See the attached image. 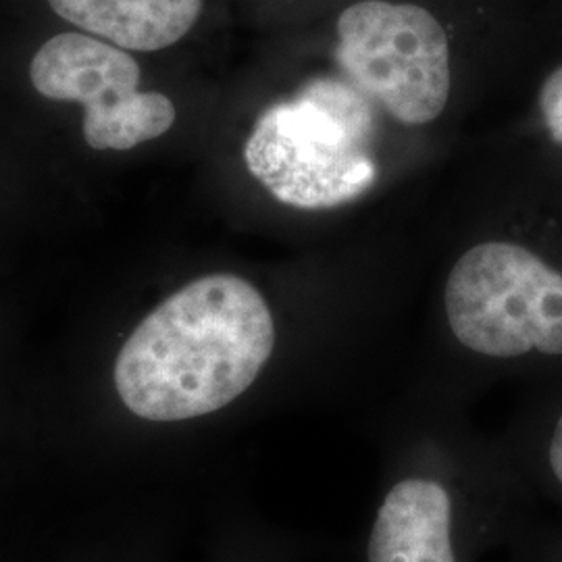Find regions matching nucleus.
<instances>
[{"mask_svg":"<svg viewBox=\"0 0 562 562\" xmlns=\"http://www.w3.org/2000/svg\"><path fill=\"white\" fill-rule=\"evenodd\" d=\"M371 111L357 88L308 83L262 111L244 146L255 180L283 204L319 211L357 201L378 178L369 150Z\"/></svg>","mask_w":562,"mask_h":562,"instance_id":"nucleus-2","label":"nucleus"},{"mask_svg":"<svg viewBox=\"0 0 562 562\" xmlns=\"http://www.w3.org/2000/svg\"><path fill=\"white\" fill-rule=\"evenodd\" d=\"M443 311L467 350L485 359L562 357V273L508 241H483L452 267Z\"/></svg>","mask_w":562,"mask_h":562,"instance_id":"nucleus-3","label":"nucleus"},{"mask_svg":"<svg viewBox=\"0 0 562 562\" xmlns=\"http://www.w3.org/2000/svg\"><path fill=\"white\" fill-rule=\"evenodd\" d=\"M531 457L546 485L562 498V411L550 423L542 440L536 442Z\"/></svg>","mask_w":562,"mask_h":562,"instance_id":"nucleus-8","label":"nucleus"},{"mask_svg":"<svg viewBox=\"0 0 562 562\" xmlns=\"http://www.w3.org/2000/svg\"><path fill=\"white\" fill-rule=\"evenodd\" d=\"M60 20L127 53H155L180 42L204 0H48Z\"/></svg>","mask_w":562,"mask_h":562,"instance_id":"nucleus-7","label":"nucleus"},{"mask_svg":"<svg viewBox=\"0 0 562 562\" xmlns=\"http://www.w3.org/2000/svg\"><path fill=\"white\" fill-rule=\"evenodd\" d=\"M30 78L50 101L83 104V138L94 150H130L176 123L173 102L161 92H140L138 60L86 32H63L44 42Z\"/></svg>","mask_w":562,"mask_h":562,"instance_id":"nucleus-5","label":"nucleus"},{"mask_svg":"<svg viewBox=\"0 0 562 562\" xmlns=\"http://www.w3.org/2000/svg\"><path fill=\"white\" fill-rule=\"evenodd\" d=\"M459 498L436 471H406L387 485L367 538V562H461Z\"/></svg>","mask_w":562,"mask_h":562,"instance_id":"nucleus-6","label":"nucleus"},{"mask_svg":"<svg viewBox=\"0 0 562 562\" xmlns=\"http://www.w3.org/2000/svg\"><path fill=\"white\" fill-rule=\"evenodd\" d=\"M336 60L364 99L404 125L438 120L450 97V46L417 4L362 0L338 20Z\"/></svg>","mask_w":562,"mask_h":562,"instance_id":"nucleus-4","label":"nucleus"},{"mask_svg":"<svg viewBox=\"0 0 562 562\" xmlns=\"http://www.w3.org/2000/svg\"><path fill=\"white\" fill-rule=\"evenodd\" d=\"M276 341L273 313L250 281L204 276L142 319L121 348L115 387L146 422L206 417L248 392Z\"/></svg>","mask_w":562,"mask_h":562,"instance_id":"nucleus-1","label":"nucleus"},{"mask_svg":"<svg viewBox=\"0 0 562 562\" xmlns=\"http://www.w3.org/2000/svg\"><path fill=\"white\" fill-rule=\"evenodd\" d=\"M540 113L548 134L562 146V65L546 78L540 88Z\"/></svg>","mask_w":562,"mask_h":562,"instance_id":"nucleus-9","label":"nucleus"}]
</instances>
